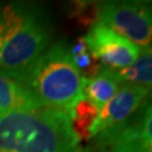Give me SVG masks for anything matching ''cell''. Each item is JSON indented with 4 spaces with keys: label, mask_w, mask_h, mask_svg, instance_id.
I'll list each match as a JSON object with an SVG mask.
<instances>
[{
    "label": "cell",
    "mask_w": 152,
    "mask_h": 152,
    "mask_svg": "<svg viewBox=\"0 0 152 152\" xmlns=\"http://www.w3.org/2000/svg\"><path fill=\"white\" fill-rule=\"evenodd\" d=\"M66 110L49 107L0 115V152H83Z\"/></svg>",
    "instance_id": "obj_1"
},
{
    "label": "cell",
    "mask_w": 152,
    "mask_h": 152,
    "mask_svg": "<svg viewBox=\"0 0 152 152\" xmlns=\"http://www.w3.org/2000/svg\"><path fill=\"white\" fill-rule=\"evenodd\" d=\"M50 41L45 14L36 5L10 2L0 14V73L23 83Z\"/></svg>",
    "instance_id": "obj_2"
},
{
    "label": "cell",
    "mask_w": 152,
    "mask_h": 152,
    "mask_svg": "<svg viewBox=\"0 0 152 152\" xmlns=\"http://www.w3.org/2000/svg\"><path fill=\"white\" fill-rule=\"evenodd\" d=\"M85 81L69 48L58 42L35 61L23 86L41 106L69 112L83 97Z\"/></svg>",
    "instance_id": "obj_3"
},
{
    "label": "cell",
    "mask_w": 152,
    "mask_h": 152,
    "mask_svg": "<svg viewBox=\"0 0 152 152\" xmlns=\"http://www.w3.org/2000/svg\"><path fill=\"white\" fill-rule=\"evenodd\" d=\"M89 141L83 152H152V90L127 120Z\"/></svg>",
    "instance_id": "obj_4"
},
{
    "label": "cell",
    "mask_w": 152,
    "mask_h": 152,
    "mask_svg": "<svg viewBox=\"0 0 152 152\" xmlns=\"http://www.w3.org/2000/svg\"><path fill=\"white\" fill-rule=\"evenodd\" d=\"M97 19L140 49L152 46V1H105L97 6Z\"/></svg>",
    "instance_id": "obj_5"
},
{
    "label": "cell",
    "mask_w": 152,
    "mask_h": 152,
    "mask_svg": "<svg viewBox=\"0 0 152 152\" xmlns=\"http://www.w3.org/2000/svg\"><path fill=\"white\" fill-rule=\"evenodd\" d=\"M94 59L103 69L121 71L139 58L142 49L99 23H95L85 36Z\"/></svg>",
    "instance_id": "obj_6"
},
{
    "label": "cell",
    "mask_w": 152,
    "mask_h": 152,
    "mask_svg": "<svg viewBox=\"0 0 152 152\" xmlns=\"http://www.w3.org/2000/svg\"><path fill=\"white\" fill-rule=\"evenodd\" d=\"M151 90L152 88L150 87L123 82L114 97L99 110L97 118L90 130L89 140L127 120L140 108Z\"/></svg>",
    "instance_id": "obj_7"
},
{
    "label": "cell",
    "mask_w": 152,
    "mask_h": 152,
    "mask_svg": "<svg viewBox=\"0 0 152 152\" xmlns=\"http://www.w3.org/2000/svg\"><path fill=\"white\" fill-rule=\"evenodd\" d=\"M122 83L123 82L120 80L116 71L102 69L97 75L86 79L83 97L100 110L114 97Z\"/></svg>",
    "instance_id": "obj_8"
},
{
    "label": "cell",
    "mask_w": 152,
    "mask_h": 152,
    "mask_svg": "<svg viewBox=\"0 0 152 152\" xmlns=\"http://www.w3.org/2000/svg\"><path fill=\"white\" fill-rule=\"evenodd\" d=\"M38 107L43 106L37 103L27 88L0 73V115L18 109Z\"/></svg>",
    "instance_id": "obj_9"
},
{
    "label": "cell",
    "mask_w": 152,
    "mask_h": 152,
    "mask_svg": "<svg viewBox=\"0 0 152 152\" xmlns=\"http://www.w3.org/2000/svg\"><path fill=\"white\" fill-rule=\"evenodd\" d=\"M116 73L122 82L152 88V46L142 50L130 66Z\"/></svg>",
    "instance_id": "obj_10"
},
{
    "label": "cell",
    "mask_w": 152,
    "mask_h": 152,
    "mask_svg": "<svg viewBox=\"0 0 152 152\" xmlns=\"http://www.w3.org/2000/svg\"><path fill=\"white\" fill-rule=\"evenodd\" d=\"M70 116L72 129L77 134L79 141L89 140L90 130L98 116V110L88 99L82 97L78 100L68 112Z\"/></svg>",
    "instance_id": "obj_11"
},
{
    "label": "cell",
    "mask_w": 152,
    "mask_h": 152,
    "mask_svg": "<svg viewBox=\"0 0 152 152\" xmlns=\"http://www.w3.org/2000/svg\"><path fill=\"white\" fill-rule=\"evenodd\" d=\"M70 52L72 60L75 62V64L77 65V68L80 70V72L81 71H87L88 72L87 75L89 77H87V78H90V77L97 75L98 72L103 69L100 64L97 63V61L95 60L94 56L91 55L87 44H86L85 37L79 38L77 41V43L73 45V48L70 50Z\"/></svg>",
    "instance_id": "obj_12"
},
{
    "label": "cell",
    "mask_w": 152,
    "mask_h": 152,
    "mask_svg": "<svg viewBox=\"0 0 152 152\" xmlns=\"http://www.w3.org/2000/svg\"><path fill=\"white\" fill-rule=\"evenodd\" d=\"M1 9H2V7H1V6H0V14H1Z\"/></svg>",
    "instance_id": "obj_13"
}]
</instances>
